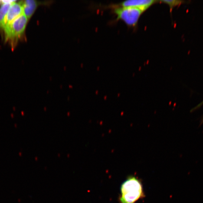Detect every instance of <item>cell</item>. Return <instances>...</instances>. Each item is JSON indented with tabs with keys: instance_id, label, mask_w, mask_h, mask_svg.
<instances>
[{
	"instance_id": "obj_3",
	"label": "cell",
	"mask_w": 203,
	"mask_h": 203,
	"mask_svg": "<svg viewBox=\"0 0 203 203\" xmlns=\"http://www.w3.org/2000/svg\"><path fill=\"white\" fill-rule=\"evenodd\" d=\"M114 12L117 16V20H122L130 27L136 26L140 18L143 13L138 8L119 6L114 8Z\"/></svg>"
},
{
	"instance_id": "obj_8",
	"label": "cell",
	"mask_w": 203,
	"mask_h": 203,
	"mask_svg": "<svg viewBox=\"0 0 203 203\" xmlns=\"http://www.w3.org/2000/svg\"><path fill=\"white\" fill-rule=\"evenodd\" d=\"M163 3L168 5L171 11H172L174 7L181 5V4L183 3V1H177V0H172V1H161Z\"/></svg>"
},
{
	"instance_id": "obj_6",
	"label": "cell",
	"mask_w": 203,
	"mask_h": 203,
	"mask_svg": "<svg viewBox=\"0 0 203 203\" xmlns=\"http://www.w3.org/2000/svg\"><path fill=\"white\" fill-rule=\"evenodd\" d=\"M157 2L155 0H129L120 3L119 7L138 8L144 12Z\"/></svg>"
},
{
	"instance_id": "obj_7",
	"label": "cell",
	"mask_w": 203,
	"mask_h": 203,
	"mask_svg": "<svg viewBox=\"0 0 203 203\" xmlns=\"http://www.w3.org/2000/svg\"><path fill=\"white\" fill-rule=\"evenodd\" d=\"M13 2L11 3H4L0 8V28L4 29L5 26V23L6 16L7 12L10 7L11 4Z\"/></svg>"
},
{
	"instance_id": "obj_5",
	"label": "cell",
	"mask_w": 203,
	"mask_h": 203,
	"mask_svg": "<svg viewBox=\"0 0 203 203\" xmlns=\"http://www.w3.org/2000/svg\"><path fill=\"white\" fill-rule=\"evenodd\" d=\"M23 14V1L13 2L6 16L4 28L9 25L16 18Z\"/></svg>"
},
{
	"instance_id": "obj_9",
	"label": "cell",
	"mask_w": 203,
	"mask_h": 203,
	"mask_svg": "<svg viewBox=\"0 0 203 203\" xmlns=\"http://www.w3.org/2000/svg\"><path fill=\"white\" fill-rule=\"evenodd\" d=\"M203 104V101L202 102H201V103H200L199 104L198 106H197L196 107L194 108V109H192V111H194V110H195L196 109H198L199 108L201 107V106H202V105ZM203 123V116H202V117L201 118V122H200V125H202V124Z\"/></svg>"
},
{
	"instance_id": "obj_4",
	"label": "cell",
	"mask_w": 203,
	"mask_h": 203,
	"mask_svg": "<svg viewBox=\"0 0 203 203\" xmlns=\"http://www.w3.org/2000/svg\"><path fill=\"white\" fill-rule=\"evenodd\" d=\"M54 1H38L35 0L23 1V14L29 20L32 16L37 7L40 5L49 6Z\"/></svg>"
},
{
	"instance_id": "obj_2",
	"label": "cell",
	"mask_w": 203,
	"mask_h": 203,
	"mask_svg": "<svg viewBox=\"0 0 203 203\" xmlns=\"http://www.w3.org/2000/svg\"><path fill=\"white\" fill-rule=\"evenodd\" d=\"M28 19L24 14L16 18L9 25L4 28L5 40L15 44L25 31Z\"/></svg>"
},
{
	"instance_id": "obj_1",
	"label": "cell",
	"mask_w": 203,
	"mask_h": 203,
	"mask_svg": "<svg viewBox=\"0 0 203 203\" xmlns=\"http://www.w3.org/2000/svg\"><path fill=\"white\" fill-rule=\"evenodd\" d=\"M145 196L142 181L134 176L128 177L121 185L120 203H135Z\"/></svg>"
}]
</instances>
